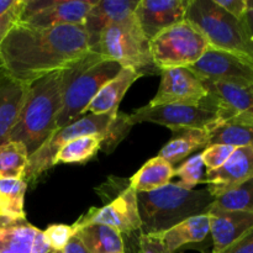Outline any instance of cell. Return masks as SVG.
<instances>
[{
  "label": "cell",
  "instance_id": "1",
  "mask_svg": "<svg viewBox=\"0 0 253 253\" xmlns=\"http://www.w3.org/2000/svg\"><path fill=\"white\" fill-rule=\"evenodd\" d=\"M90 51L83 25L34 27L17 21L0 43V67L29 85Z\"/></svg>",
  "mask_w": 253,
  "mask_h": 253
},
{
  "label": "cell",
  "instance_id": "2",
  "mask_svg": "<svg viewBox=\"0 0 253 253\" xmlns=\"http://www.w3.org/2000/svg\"><path fill=\"white\" fill-rule=\"evenodd\" d=\"M63 68L27 85L26 98L7 141L22 142L29 156L57 130L62 109Z\"/></svg>",
  "mask_w": 253,
  "mask_h": 253
},
{
  "label": "cell",
  "instance_id": "3",
  "mask_svg": "<svg viewBox=\"0 0 253 253\" xmlns=\"http://www.w3.org/2000/svg\"><path fill=\"white\" fill-rule=\"evenodd\" d=\"M123 67L118 62L89 51L63 68L62 109L57 130L86 115V109L108 82L115 78Z\"/></svg>",
  "mask_w": 253,
  "mask_h": 253
},
{
  "label": "cell",
  "instance_id": "4",
  "mask_svg": "<svg viewBox=\"0 0 253 253\" xmlns=\"http://www.w3.org/2000/svg\"><path fill=\"white\" fill-rule=\"evenodd\" d=\"M215 198L208 189H187L178 183H169L161 189L137 193L142 234L163 232L179 222L208 214Z\"/></svg>",
  "mask_w": 253,
  "mask_h": 253
},
{
  "label": "cell",
  "instance_id": "5",
  "mask_svg": "<svg viewBox=\"0 0 253 253\" xmlns=\"http://www.w3.org/2000/svg\"><path fill=\"white\" fill-rule=\"evenodd\" d=\"M127 115L119 111L108 114H86L78 120L73 121L64 127L54 131L46 140V142L29 156L24 180L26 183H35L44 172L53 167L54 156L67 142L73 138L85 135H103L106 146L104 151L113 148L123 140L130 130Z\"/></svg>",
  "mask_w": 253,
  "mask_h": 253
},
{
  "label": "cell",
  "instance_id": "6",
  "mask_svg": "<svg viewBox=\"0 0 253 253\" xmlns=\"http://www.w3.org/2000/svg\"><path fill=\"white\" fill-rule=\"evenodd\" d=\"M185 20L202 32L209 47L253 59L245 21L235 19L214 0H189Z\"/></svg>",
  "mask_w": 253,
  "mask_h": 253
},
{
  "label": "cell",
  "instance_id": "7",
  "mask_svg": "<svg viewBox=\"0 0 253 253\" xmlns=\"http://www.w3.org/2000/svg\"><path fill=\"white\" fill-rule=\"evenodd\" d=\"M91 51L118 62L123 68L132 69L141 77L161 74L153 63L150 40L141 29L135 14L104 29Z\"/></svg>",
  "mask_w": 253,
  "mask_h": 253
},
{
  "label": "cell",
  "instance_id": "8",
  "mask_svg": "<svg viewBox=\"0 0 253 253\" xmlns=\"http://www.w3.org/2000/svg\"><path fill=\"white\" fill-rule=\"evenodd\" d=\"M150 47L153 63L162 73L197 63L209 48V43L199 30L184 20L153 37Z\"/></svg>",
  "mask_w": 253,
  "mask_h": 253
},
{
  "label": "cell",
  "instance_id": "9",
  "mask_svg": "<svg viewBox=\"0 0 253 253\" xmlns=\"http://www.w3.org/2000/svg\"><path fill=\"white\" fill-rule=\"evenodd\" d=\"M131 126L140 123H153L163 125L172 131L184 128H211L219 123L217 109L211 98L207 99L202 106H188L168 104V105H146L127 115Z\"/></svg>",
  "mask_w": 253,
  "mask_h": 253
},
{
  "label": "cell",
  "instance_id": "10",
  "mask_svg": "<svg viewBox=\"0 0 253 253\" xmlns=\"http://www.w3.org/2000/svg\"><path fill=\"white\" fill-rule=\"evenodd\" d=\"M203 82L253 88V59L209 47L197 63L188 67Z\"/></svg>",
  "mask_w": 253,
  "mask_h": 253
},
{
  "label": "cell",
  "instance_id": "11",
  "mask_svg": "<svg viewBox=\"0 0 253 253\" xmlns=\"http://www.w3.org/2000/svg\"><path fill=\"white\" fill-rule=\"evenodd\" d=\"M96 0H25L19 22L48 29L63 25H83Z\"/></svg>",
  "mask_w": 253,
  "mask_h": 253
},
{
  "label": "cell",
  "instance_id": "12",
  "mask_svg": "<svg viewBox=\"0 0 253 253\" xmlns=\"http://www.w3.org/2000/svg\"><path fill=\"white\" fill-rule=\"evenodd\" d=\"M91 224L106 225L123 235L140 231L142 222L138 212L137 193L127 185L110 203L103 208L89 209L72 226L77 231Z\"/></svg>",
  "mask_w": 253,
  "mask_h": 253
},
{
  "label": "cell",
  "instance_id": "13",
  "mask_svg": "<svg viewBox=\"0 0 253 253\" xmlns=\"http://www.w3.org/2000/svg\"><path fill=\"white\" fill-rule=\"evenodd\" d=\"M209 98L204 82L188 68H173L161 73V84L148 105L202 106Z\"/></svg>",
  "mask_w": 253,
  "mask_h": 253
},
{
  "label": "cell",
  "instance_id": "14",
  "mask_svg": "<svg viewBox=\"0 0 253 253\" xmlns=\"http://www.w3.org/2000/svg\"><path fill=\"white\" fill-rule=\"evenodd\" d=\"M189 0H138L135 15L148 40L184 21Z\"/></svg>",
  "mask_w": 253,
  "mask_h": 253
},
{
  "label": "cell",
  "instance_id": "15",
  "mask_svg": "<svg viewBox=\"0 0 253 253\" xmlns=\"http://www.w3.org/2000/svg\"><path fill=\"white\" fill-rule=\"evenodd\" d=\"M253 178V147H239L217 169L207 172V189L214 198Z\"/></svg>",
  "mask_w": 253,
  "mask_h": 253
},
{
  "label": "cell",
  "instance_id": "16",
  "mask_svg": "<svg viewBox=\"0 0 253 253\" xmlns=\"http://www.w3.org/2000/svg\"><path fill=\"white\" fill-rule=\"evenodd\" d=\"M204 85L216 106L219 121L230 116L253 121V88L215 82H204Z\"/></svg>",
  "mask_w": 253,
  "mask_h": 253
},
{
  "label": "cell",
  "instance_id": "17",
  "mask_svg": "<svg viewBox=\"0 0 253 253\" xmlns=\"http://www.w3.org/2000/svg\"><path fill=\"white\" fill-rule=\"evenodd\" d=\"M214 250L220 253L253 227V212L232 211L212 208L208 212Z\"/></svg>",
  "mask_w": 253,
  "mask_h": 253
},
{
  "label": "cell",
  "instance_id": "18",
  "mask_svg": "<svg viewBox=\"0 0 253 253\" xmlns=\"http://www.w3.org/2000/svg\"><path fill=\"white\" fill-rule=\"evenodd\" d=\"M137 4L138 0H96L83 24L88 35L90 51L98 43L101 31L135 14Z\"/></svg>",
  "mask_w": 253,
  "mask_h": 253
},
{
  "label": "cell",
  "instance_id": "19",
  "mask_svg": "<svg viewBox=\"0 0 253 253\" xmlns=\"http://www.w3.org/2000/svg\"><path fill=\"white\" fill-rule=\"evenodd\" d=\"M26 93L27 85L17 82L0 67V146L7 142L24 105Z\"/></svg>",
  "mask_w": 253,
  "mask_h": 253
},
{
  "label": "cell",
  "instance_id": "20",
  "mask_svg": "<svg viewBox=\"0 0 253 253\" xmlns=\"http://www.w3.org/2000/svg\"><path fill=\"white\" fill-rule=\"evenodd\" d=\"M210 234V221L208 214L189 217L175 226L155 235L162 241L167 253H175L183 246L204 241Z\"/></svg>",
  "mask_w": 253,
  "mask_h": 253
},
{
  "label": "cell",
  "instance_id": "21",
  "mask_svg": "<svg viewBox=\"0 0 253 253\" xmlns=\"http://www.w3.org/2000/svg\"><path fill=\"white\" fill-rule=\"evenodd\" d=\"M138 78H141V76L135 71L130 68H123L115 78L108 82L99 90L95 98L89 104L86 113L108 114L119 111V105H120L124 95Z\"/></svg>",
  "mask_w": 253,
  "mask_h": 253
},
{
  "label": "cell",
  "instance_id": "22",
  "mask_svg": "<svg viewBox=\"0 0 253 253\" xmlns=\"http://www.w3.org/2000/svg\"><path fill=\"white\" fill-rule=\"evenodd\" d=\"M168 143L163 146L158 156L170 165L180 162L199 148H207L209 145V128H184L173 131Z\"/></svg>",
  "mask_w": 253,
  "mask_h": 253
},
{
  "label": "cell",
  "instance_id": "23",
  "mask_svg": "<svg viewBox=\"0 0 253 253\" xmlns=\"http://www.w3.org/2000/svg\"><path fill=\"white\" fill-rule=\"evenodd\" d=\"M39 229L24 219L0 216V253H31Z\"/></svg>",
  "mask_w": 253,
  "mask_h": 253
},
{
  "label": "cell",
  "instance_id": "24",
  "mask_svg": "<svg viewBox=\"0 0 253 253\" xmlns=\"http://www.w3.org/2000/svg\"><path fill=\"white\" fill-rule=\"evenodd\" d=\"M226 145L231 147H253V121L239 116L220 120L209 128V145Z\"/></svg>",
  "mask_w": 253,
  "mask_h": 253
},
{
  "label": "cell",
  "instance_id": "25",
  "mask_svg": "<svg viewBox=\"0 0 253 253\" xmlns=\"http://www.w3.org/2000/svg\"><path fill=\"white\" fill-rule=\"evenodd\" d=\"M174 177V167L160 156L151 158L128 180V187L136 193L161 189Z\"/></svg>",
  "mask_w": 253,
  "mask_h": 253
},
{
  "label": "cell",
  "instance_id": "26",
  "mask_svg": "<svg viewBox=\"0 0 253 253\" xmlns=\"http://www.w3.org/2000/svg\"><path fill=\"white\" fill-rule=\"evenodd\" d=\"M76 234L90 253H125L123 234L110 226L91 224Z\"/></svg>",
  "mask_w": 253,
  "mask_h": 253
},
{
  "label": "cell",
  "instance_id": "27",
  "mask_svg": "<svg viewBox=\"0 0 253 253\" xmlns=\"http://www.w3.org/2000/svg\"><path fill=\"white\" fill-rule=\"evenodd\" d=\"M103 135H85L67 142L54 156L53 166L59 163H84L93 158L101 148Z\"/></svg>",
  "mask_w": 253,
  "mask_h": 253
},
{
  "label": "cell",
  "instance_id": "28",
  "mask_svg": "<svg viewBox=\"0 0 253 253\" xmlns=\"http://www.w3.org/2000/svg\"><path fill=\"white\" fill-rule=\"evenodd\" d=\"M29 152L22 142L7 141L0 146V179H24Z\"/></svg>",
  "mask_w": 253,
  "mask_h": 253
},
{
  "label": "cell",
  "instance_id": "29",
  "mask_svg": "<svg viewBox=\"0 0 253 253\" xmlns=\"http://www.w3.org/2000/svg\"><path fill=\"white\" fill-rule=\"evenodd\" d=\"M27 183L24 179H0V216L26 217L24 210Z\"/></svg>",
  "mask_w": 253,
  "mask_h": 253
},
{
  "label": "cell",
  "instance_id": "30",
  "mask_svg": "<svg viewBox=\"0 0 253 253\" xmlns=\"http://www.w3.org/2000/svg\"><path fill=\"white\" fill-rule=\"evenodd\" d=\"M212 208L232 211L253 212V178L215 198Z\"/></svg>",
  "mask_w": 253,
  "mask_h": 253
},
{
  "label": "cell",
  "instance_id": "31",
  "mask_svg": "<svg viewBox=\"0 0 253 253\" xmlns=\"http://www.w3.org/2000/svg\"><path fill=\"white\" fill-rule=\"evenodd\" d=\"M174 175L180 179L178 184L183 188H187V189H193L195 185L205 183L207 169H205L204 163H203L202 155L197 153V155L188 158L179 167L175 168Z\"/></svg>",
  "mask_w": 253,
  "mask_h": 253
},
{
  "label": "cell",
  "instance_id": "32",
  "mask_svg": "<svg viewBox=\"0 0 253 253\" xmlns=\"http://www.w3.org/2000/svg\"><path fill=\"white\" fill-rule=\"evenodd\" d=\"M43 240L54 250L63 251L69 240L76 235V230L72 225L54 224L49 225L44 231H42Z\"/></svg>",
  "mask_w": 253,
  "mask_h": 253
},
{
  "label": "cell",
  "instance_id": "33",
  "mask_svg": "<svg viewBox=\"0 0 253 253\" xmlns=\"http://www.w3.org/2000/svg\"><path fill=\"white\" fill-rule=\"evenodd\" d=\"M235 150H236L235 147L226 145H210L204 148L200 155H202V160L207 172H211V170L221 167L229 160Z\"/></svg>",
  "mask_w": 253,
  "mask_h": 253
},
{
  "label": "cell",
  "instance_id": "34",
  "mask_svg": "<svg viewBox=\"0 0 253 253\" xmlns=\"http://www.w3.org/2000/svg\"><path fill=\"white\" fill-rule=\"evenodd\" d=\"M25 0H17L16 4H15L6 14H4L0 17V43H1V41L4 40V37L6 36L9 30L20 20Z\"/></svg>",
  "mask_w": 253,
  "mask_h": 253
},
{
  "label": "cell",
  "instance_id": "35",
  "mask_svg": "<svg viewBox=\"0 0 253 253\" xmlns=\"http://www.w3.org/2000/svg\"><path fill=\"white\" fill-rule=\"evenodd\" d=\"M135 253H167L162 241L155 235H146L138 231L137 251Z\"/></svg>",
  "mask_w": 253,
  "mask_h": 253
},
{
  "label": "cell",
  "instance_id": "36",
  "mask_svg": "<svg viewBox=\"0 0 253 253\" xmlns=\"http://www.w3.org/2000/svg\"><path fill=\"white\" fill-rule=\"evenodd\" d=\"M214 1L240 21H242L246 16L247 9H249L247 0H214Z\"/></svg>",
  "mask_w": 253,
  "mask_h": 253
},
{
  "label": "cell",
  "instance_id": "37",
  "mask_svg": "<svg viewBox=\"0 0 253 253\" xmlns=\"http://www.w3.org/2000/svg\"><path fill=\"white\" fill-rule=\"evenodd\" d=\"M220 253H253V227Z\"/></svg>",
  "mask_w": 253,
  "mask_h": 253
},
{
  "label": "cell",
  "instance_id": "38",
  "mask_svg": "<svg viewBox=\"0 0 253 253\" xmlns=\"http://www.w3.org/2000/svg\"><path fill=\"white\" fill-rule=\"evenodd\" d=\"M31 253H63V251L52 249V247L43 240V235H42L41 230H39L37 234L35 235Z\"/></svg>",
  "mask_w": 253,
  "mask_h": 253
},
{
  "label": "cell",
  "instance_id": "39",
  "mask_svg": "<svg viewBox=\"0 0 253 253\" xmlns=\"http://www.w3.org/2000/svg\"><path fill=\"white\" fill-rule=\"evenodd\" d=\"M63 253H90L86 250V247L84 246L83 242L81 241L77 234L69 240V242L67 244V246L63 249Z\"/></svg>",
  "mask_w": 253,
  "mask_h": 253
},
{
  "label": "cell",
  "instance_id": "40",
  "mask_svg": "<svg viewBox=\"0 0 253 253\" xmlns=\"http://www.w3.org/2000/svg\"><path fill=\"white\" fill-rule=\"evenodd\" d=\"M244 21H245V26H246L247 35H249L250 42H251V46H252V49H253V9H252V7L249 6Z\"/></svg>",
  "mask_w": 253,
  "mask_h": 253
},
{
  "label": "cell",
  "instance_id": "41",
  "mask_svg": "<svg viewBox=\"0 0 253 253\" xmlns=\"http://www.w3.org/2000/svg\"><path fill=\"white\" fill-rule=\"evenodd\" d=\"M17 0H0V17L4 14H6L15 4Z\"/></svg>",
  "mask_w": 253,
  "mask_h": 253
},
{
  "label": "cell",
  "instance_id": "42",
  "mask_svg": "<svg viewBox=\"0 0 253 253\" xmlns=\"http://www.w3.org/2000/svg\"><path fill=\"white\" fill-rule=\"evenodd\" d=\"M247 4H249L250 7H252L253 9V0H247Z\"/></svg>",
  "mask_w": 253,
  "mask_h": 253
},
{
  "label": "cell",
  "instance_id": "43",
  "mask_svg": "<svg viewBox=\"0 0 253 253\" xmlns=\"http://www.w3.org/2000/svg\"><path fill=\"white\" fill-rule=\"evenodd\" d=\"M211 253H215V252H211Z\"/></svg>",
  "mask_w": 253,
  "mask_h": 253
}]
</instances>
